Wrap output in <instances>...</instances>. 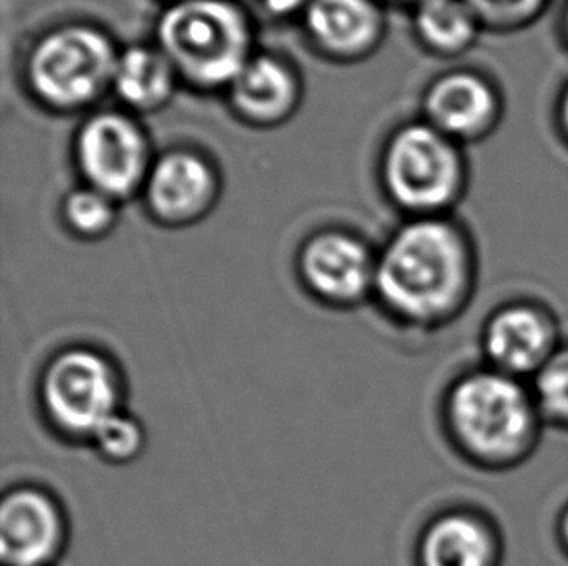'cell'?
<instances>
[{
  "mask_svg": "<svg viewBox=\"0 0 568 566\" xmlns=\"http://www.w3.org/2000/svg\"><path fill=\"white\" fill-rule=\"evenodd\" d=\"M227 90L233 111L254 127H277L300 108V78L272 54L253 57Z\"/></svg>",
  "mask_w": 568,
  "mask_h": 566,
  "instance_id": "cell-15",
  "label": "cell"
},
{
  "mask_svg": "<svg viewBox=\"0 0 568 566\" xmlns=\"http://www.w3.org/2000/svg\"><path fill=\"white\" fill-rule=\"evenodd\" d=\"M62 222L74 237L103 239L115 228L116 202L92 186L77 189L62 202Z\"/></svg>",
  "mask_w": 568,
  "mask_h": 566,
  "instance_id": "cell-18",
  "label": "cell"
},
{
  "mask_svg": "<svg viewBox=\"0 0 568 566\" xmlns=\"http://www.w3.org/2000/svg\"><path fill=\"white\" fill-rule=\"evenodd\" d=\"M303 14L313 46L336 61L369 57L384 38V12L375 0H311Z\"/></svg>",
  "mask_w": 568,
  "mask_h": 566,
  "instance_id": "cell-14",
  "label": "cell"
},
{
  "mask_svg": "<svg viewBox=\"0 0 568 566\" xmlns=\"http://www.w3.org/2000/svg\"><path fill=\"white\" fill-rule=\"evenodd\" d=\"M530 384L547 428L568 433V337Z\"/></svg>",
  "mask_w": 568,
  "mask_h": 566,
  "instance_id": "cell-19",
  "label": "cell"
},
{
  "mask_svg": "<svg viewBox=\"0 0 568 566\" xmlns=\"http://www.w3.org/2000/svg\"><path fill=\"white\" fill-rule=\"evenodd\" d=\"M567 340L561 316L536 295H516L493 305L477 330L479 360L530 383Z\"/></svg>",
  "mask_w": 568,
  "mask_h": 566,
  "instance_id": "cell-7",
  "label": "cell"
},
{
  "mask_svg": "<svg viewBox=\"0 0 568 566\" xmlns=\"http://www.w3.org/2000/svg\"><path fill=\"white\" fill-rule=\"evenodd\" d=\"M507 539L485 506H446L425 522L415 542V566H503Z\"/></svg>",
  "mask_w": 568,
  "mask_h": 566,
  "instance_id": "cell-11",
  "label": "cell"
},
{
  "mask_svg": "<svg viewBox=\"0 0 568 566\" xmlns=\"http://www.w3.org/2000/svg\"><path fill=\"white\" fill-rule=\"evenodd\" d=\"M377 256L352 233L321 231L301 246L297 272L316 301L334 309H352L375 297Z\"/></svg>",
  "mask_w": 568,
  "mask_h": 566,
  "instance_id": "cell-9",
  "label": "cell"
},
{
  "mask_svg": "<svg viewBox=\"0 0 568 566\" xmlns=\"http://www.w3.org/2000/svg\"><path fill=\"white\" fill-rule=\"evenodd\" d=\"M481 28L513 31L538 20L549 0H464Z\"/></svg>",
  "mask_w": 568,
  "mask_h": 566,
  "instance_id": "cell-21",
  "label": "cell"
},
{
  "mask_svg": "<svg viewBox=\"0 0 568 566\" xmlns=\"http://www.w3.org/2000/svg\"><path fill=\"white\" fill-rule=\"evenodd\" d=\"M425 123L458 144L476 142L495 131L500 117L497 88L471 70L438 78L425 93Z\"/></svg>",
  "mask_w": 568,
  "mask_h": 566,
  "instance_id": "cell-13",
  "label": "cell"
},
{
  "mask_svg": "<svg viewBox=\"0 0 568 566\" xmlns=\"http://www.w3.org/2000/svg\"><path fill=\"white\" fill-rule=\"evenodd\" d=\"M554 539L557 549L568 560V501L562 503L554 520Z\"/></svg>",
  "mask_w": 568,
  "mask_h": 566,
  "instance_id": "cell-23",
  "label": "cell"
},
{
  "mask_svg": "<svg viewBox=\"0 0 568 566\" xmlns=\"http://www.w3.org/2000/svg\"><path fill=\"white\" fill-rule=\"evenodd\" d=\"M146 441V428L142 423L126 410H121L95 431L90 444L109 464H131L142 456Z\"/></svg>",
  "mask_w": 568,
  "mask_h": 566,
  "instance_id": "cell-20",
  "label": "cell"
},
{
  "mask_svg": "<svg viewBox=\"0 0 568 566\" xmlns=\"http://www.w3.org/2000/svg\"><path fill=\"white\" fill-rule=\"evenodd\" d=\"M251 7L270 18H290L297 12H305L311 0H246Z\"/></svg>",
  "mask_w": 568,
  "mask_h": 566,
  "instance_id": "cell-22",
  "label": "cell"
},
{
  "mask_svg": "<svg viewBox=\"0 0 568 566\" xmlns=\"http://www.w3.org/2000/svg\"><path fill=\"white\" fill-rule=\"evenodd\" d=\"M178 80L160 47H131L119 54L113 90L126 108L152 113L170 103Z\"/></svg>",
  "mask_w": 568,
  "mask_h": 566,
  "instance_id": "cell-16",
  "label": "cell"
},
{
  "mask_svg": "<svg viewBox=\"0 0 568 566\" xmlns=\"http://www.w3.org/2000/svg\"><path fill=\"white\" fill-rule=\"evenodd\" d=\"M74 152L85 186L115 202L144 191L154 165L146 132L134 119L115 111L90 117L78 131Z\"/></svg>",
  "mask_w": 568,
  "mask_h": 566,
  "instance_id": "cell-8",
  "label": "cell"
},
{
  "mask_svg": "<svg viewBox=\"0 0 568 566\" xmlns=\"http://www.w3.org/2000/svg\"><path fill=\"white\" fill-rule=\"evenodd\" d=\"M253 33L231 0H178L158 22V47L183 80L199 90L230 88L245 69Z\"/></svg>",
  "mask_w": 568,
  "mask_h": 566,
  "instance_id": "cell-3",
  "label": "cell"
},
{
  "mask_svg": "<svg viewBox=\"0 0 568 566\" xmlns=\"http://www.w3.org/2000/svg\"><path fill=\"white\" fill-rule=\"evenodd\" d=\"M384 189L414 218L446 215L466 189L462 144L429 123H412L392 134L383 158Z\"/></svg>",
  "mask_w": 568,
  "mask_h": 566,
  "instance_id": "cell-5",
  "label": "cell"
},
{
  "mask_svg": "<svg viewBox=\"0 0 568 566\" xmlns=\"http://www.w3.org/2000/svg\"><path fill=\"white\" fill-rule=\"evenodd\" d=\"M61 501L39 485H18L0 503V557L4 566H53L69 545Z\"/></svg>",
  "mask_w": 568,
  "mask_h": 566,
  "instance_id": "cell-10",
  "label": "cell"
},
{
  "mask_svg": "<svg viewBox=\"0 0 568 566\" xmlns=\"http://www.w3.org/2000/svg\"><path fill=\"white\" fill-rule=\"evenodd\" d=\"M116 53L113 41L92 26L70 23L49 31L31 49L28 84L43 105L80 111L113 88Z\"/></svg>",
  "mask_w": 568,
  "mask_h": 566,
  "instance_id": "cell-6",
  "label": "cell"
},
{
  "mask_svg": "<svg viewBox=\"0 0 568 566\" xmlns=\"http://www.w3.org/2000/svg\"><path fill=\"white\" fill-rule=\"evenodd\" d=\"M438 422L454 454L484 474L523 467L534 458L547 431L531 384L481 361L446 383Z\"/></svg>",
  "mask_w": 568,
  "mask_h": 566,
  "instance_id": "cell-2",
  "label": "cell"
},
{
  "mask_svg": "<svg viewBox=\"0 0 568 566\" xmlns=\"http://www.w3.org/2000/svg\"><path fill=\"white\" fill-rule=\"evenodd\" d=\"M220 183L202 155L186 150L163 153L144 184L148 212L168 228H186L206 218L217 202Z\"/></svg>",
  "mask_w": 568,
  "mask_h": 566,
  "instance_id": "cell-12",
  "label": "cell"
},
{
  "mask_svg": "<svg viewBox=\"0 0 568 566\" xmlns=\"http://www.w3.org/2000/svg\"><path fill=\"white\" fill-rule=\"evenodd\" d=\"M565 33H567V39H568V4H567V10H565Z\"/></svg>",
  "mask_w": 568,
  "mask_h": 566,
  "instance_id": "cell-26",
  "label": "cell"
},
{
  "mask_svg": "<svg viewBox=\"0 0 568 566\" xmlns=\"http://www.w3.org/2000/svg\"><path fill=\"white\" fill-rule=\"evenodd\" d=\"M479 283L476 243L446 215L414 218L377 256L375 299L406 329L435 332L468 311Z\"/></svg>",
  "mask_w": 568,
  "mask_h": 566,
  "instance_id": "cell-1",
  "label": "cell"
},
{
  "mask_svg": "<svg viewBox=\"0 0 568 566\" xmlns=\"http://www.w3.org/2000/svg\"><path fill=\"white\" fill-rule=\"evenodd\" d=\"M38 392L49 427L74 443H90L103 423L124 410L121 368L90 345L53 355L41 371Z\"/></svg>",
  "mask_w": 568,
  "mask_h": 566,
  "instance_id": "cell-4",
  "label": "cell"
},
{
  "mask_svg": "<svg viewBox=\"0 0 568 566\" xmlns=\"http://www.w3.org/2000/svg\"><path fill=\"white\" fill-rule=\"evenodd\" d=\"M392 2H402V4H415V7H419L425 0H392Z\"/></svg>",
  "mask_w": 568,
  "mask_h": 566,
  "instance_id": "cell-25",
  "label": "cell"
},
{
  "mask_svg": "<svg viewBox=\"0 0 568 566\" xmlns=\"http://www.w3.org/2000/svg\"><path fill=\"white\" fill-rule=\"evenodd\" d=\"M557 115H559V127H561L562 134L567 137L568 140V84L565 90H562L561 100H559V111H557Z\"/></svg>",
  "mask_w": 568,
  "mask_h": 566,
  "instance_id": "cell-24",
  "label": "cell"
},
{
  "mask_svg": "<svg viewBox=\"0 0 568 566\" xmlns=\"http://www.w3.org/2000/svg\"><path fill=\"white\" fill-rule=\"evenodd\" d=\"M415 36L440 57L466 53L484 30L464 0H425L415 7Z\"/></svg>",
  "mask_w": 568,
  "mask_h": 566,
  "instance_id": "cell-17",
  "label": "cell"
}]
</instances>
